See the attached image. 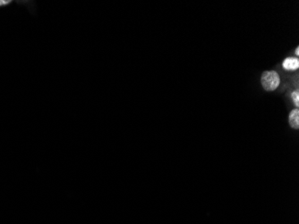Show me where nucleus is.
I'll list each match as a JSON object with an SVG mask.
<instances>
[{"instance_id":"f257e3e1","label":"nucleus","mask_w":299,"mask_h":224,"mask_svg":"<svg viewBox=\"0 0 299 224\" xmlns=\"http://www.w3.org/2000/svg\"><path fill=\"white\" fill-rule=\"evenodd\" d=\"M261 83L266 91H274L280 86L281 79L275 71H266L262 75Z\"/></svg>"},{"instance_id":"f03ea898","label":"nucleus","mask_w":299,"mask_h":224,"mask_svg":"<svg viewBox=\"0 0 299 224\" xmlns=\"http://www.w3.org/2000/svg\"><path fill=\"white\" fill-rule=\"evenodd\" d=\"M288 122L290 127L294 129L299 128V110L298 109H293L288 116Z\"/></svg>"},{"instance_id":"7ed1b4c3","label":"nucleus","mask_w":299,"mask_h":224,"mask_svg":"<svg viewBox=\"0 0 299 224\" xmlns=\"http://www.w3.org/2000/svg\"><path fill=\"white\" fill-rule=\"evenodd\" d=\"M283 68L287 70H296L299 68V60L298 58H286L283 64Z\"/></svg>"},{"instance_id":"20e7f679","label":"nucleus","mask_w":299,"mask_h":224,"mask_svg":"<svg viewBox=\"0 0 299 224\" xmlns=\"http://www.w3.org/2000/svg\"><path fill=\"white\" fill-rule=\"evenodd\" d=\"M292 99H293L294 103L295 104L297 105V106H299V92L297 91V92H294L292 93Z\"/></svg>"},{"instance_id":"39448f33","label":"nucleus","mask_w":299,"mask_h":224,"mask_svg":"<svg viewBox=\"0 0 299 224\" xmlns=\"http://www.w3.org/2000/svg\"><path fill=\"white\" fill-rule=\"evenodd\" d=\"M9 2H10V1H6V0H5V1H0V6H2V5H6V4H8Z\"/></svg>"},{"instance_id":"423d86ee","label":"nucleus","mask_w":299,"mask_h":224,"mask_svg":"<svg viewBox=\"0 0 299 224\" xmlns=\"http://www.w3.org/2000/svg\"><path fill=\"white\" fill-rule=\"evenodd\" d=\"M296 54H297V55H299V47H298V48H297V49H296Z\"/></svg>"}]
</instances>
